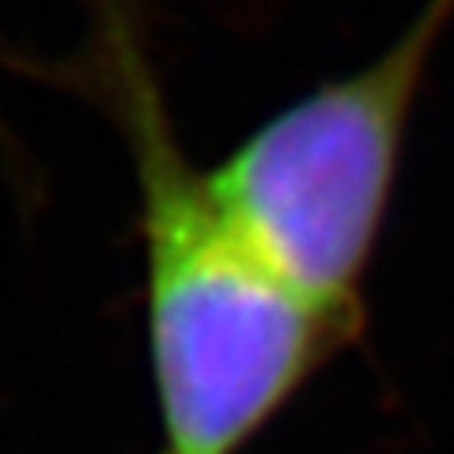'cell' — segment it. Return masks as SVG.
<instances>
[{
    "mask_svg": "<svg viewBox=\"0 0 454 454\" xmlns=\"http://www.w3.org/2000/svg\"><path fill=\"white\" fill-rule=\"evenodd\" d=\"M83 83L125 140L170 454H231L303 379L333 318L262 254L175 133L129 0H95Z\"/></svg>",
    "mask_w": 454,
    "mask_h": 454,
    "instance_id": "1",
    "label": "cell"
},
{
    "mask_svg": "<svg viewBox=\"0 0 454 454\" xmlns=\"http://www.w3.org/2000/svg\"><path fill=\"white\" fill-rule=\"evenodd\" d=\"M450 23L454 0H424L379 57L280 106L212 170L247 235L333 322L356 303L424 76Z\"/></svg>",
    "mask_w": 454,
    "mask_h": 454,
    "instance_id": "2",
    "label": "cell"
}]
</instances>
